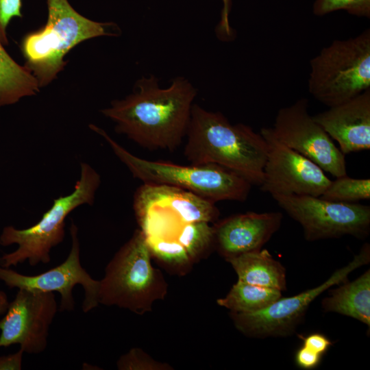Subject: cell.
<instances>
[{"mask_svg": "<svg viewBox=\"0 0 370 370\" xmlns=\"http://www.w3.org/2000/svg\"><path fill=\"white\" fill-rule=\"evenodd\" d=\"M370 262V245L365 243L346 266L336 269L324 282L288 297H280L267 308L254 313H230L235 328L243 335L264 338L285 337L295 333L310 304L334 285L348 280L349 275Z\"/></svg>", "mask_w": 370, "mask_h": 370, "instance_id": "9", "label": "cell"}, {"mask_svg": "<svg viewBox=\"0 0 370 370\" xmlns=\"http://www.w3.org/2000/svg\"><path fill=\"white\" fill-rule=\"evenodd\" d=\"M223 8L221 14V19L218 25V32L225 38L232 36V29L230 24V13L232 7V0H222Z\"/></svg>", "mask_w": 370, "mask_h": 370, "instance_id": "29", "label": "cell"}, {"mask_svg": "<svg viewBox=\"0 0 370 370\" xmlns=\"http://www.w3.org/2000/svg\"><path fill=\"white\" fill-rule=\"evenodd\" d=\"M186 136L184 155L190 164H217L261 185L267 144L250 126L194 103Z\"/></svg>", "mask_w": 370, "mask_h": 370, "instance_id": "2", "label": "cell"}, {"mask_svg": "<svg viewBox=\"0 0 370 370\" xmlns=\"http://www.w3.org/2000/svg\"><path fill=\"white\" fill-rule=\"evenodd\" d=\"M21 0H0V40L8 45L7 28L14 17H22Z\"/></svg>", "mask_w": 370, "mask_h": 370, "instance_id": "26", "label": "cell"}, {"mask_svg": "<svg viewBox=\"0 0 370 370\" xmlns=\"http://www.w3.org/2000/svg\"><path fill=\"white\" fill-rule=\"evenodd\" d=\"M146 238L140 229L116 252L99 280V303L143 315L165 298L168 284L151 263Z\"/></svg>", "mask_w": 370, "mask_h": 370, "instance_id": "5", "label": "cell"}, {"mask_svg": "<svg viewBox=\"0 0 370 370\" xmlns=\"http://www.w3.org/2000/svg\"><path fill=\"white\" fill-rule=\"evenodd\" d=\"M100 183L98 173L88 164L82 162L80 177L73 191L54 199L38 223L25 229H17L12 225L3 227L0 245L6 247L16 244L18 247L0 258V266L10 268L25 261L33 267L39 263L48 264L51 249L64 241L66 216L83 204L92 205Z\"/></svg>", "mask_w": 370, "mask_h": 370, "instance_id": "6", "label": "cell"}, {"mask_svg": "<svg viewBox=\"0 0 370 370\" xmlns=\"http://www.w3.org/2000/svg\"><path fill=\"white\" fill-rule=\"evenodd\" d=\"M338 10H345L354 16L369 18L370 0H315L312 5L313 14L319 16Z\"/></svg>", "mask_w": 370, "mask_h": 370, "instance_id": "24", "label": "cell"}, {"mask_svg": "<svg viewBox=\"0 0 370 370\" xmlns=\"http://www.w3.org/2000/svg\"><path fill=\"white\" fill-rule=\"evenodd\" d=\"M312 118L344 155L370 149V89Z\"/></svg>", "mask_w": 370, "mask_h": 370, "instance_id": "16", "label": "cell"}, {"mask_svg": "<svg viewBox=\"0 0 370 370\" xmlns=\"http://www.w3.org/2000/svg\"><path fill=\"white\" fill-rule=\"evenodd\" d=\"M238 281L280 291L286 290V269L266 249L227 258Z\"/></svg>", "mask_w": 370, "mask_h": 370, "instance_id": "17", "label": "cell"}, {"mask_svg": "<svg viewBox=\"0 0 370 370\" xmlns=\"http://www.w3.org/2000/svg\"><path fill=\"white\" fill-rule=\"evenodd\" d=\"M24 352L19 349L12 354L0 356V370H21Z\"/></svg>", "mask_w": 370, "mask_h": 370, "instance_id": "30", "label": "cell"}, {"mask_svg": "<svg viewBox=\"0 0 370 370\" xmlns=\"http://www.w3.org/2000/svg\"><path fill=\"white\" fill-rule=\"evenodd\" d=\"M321 358V355L303 345L297 350L295 355V362L299 368L311 370L319 365Z\"/></svg>", "mask_w": 370, "mask_h": 370, "instance_id": "27", "label": "cell"}, {"mask_svg": "<svg viewBox=\"0 0 370 370\" xmlns=\"http://www.w3.org/2000/svg\"><path fill=\"white\" fill-rule=\"evenodd\" d=\"M282 218L280 212H247L217 221L214 249L225 260L259 250L280 229Z\"/></svg>", "mask_w": 370, "mask_h": 370, "instance_id": "15", "label": "cell"}, {"mask_svg": "<svg viewBox=\"0 0 370 370\" xmlns=\"http://www.w3.org/2000/svg\"><path fill=\"white\" fill-rule=\"evenodd\" d=\"M310 94L332 107L370 89V29L333 40L310 61Z\"/></svg>", "mask_w": 370, "mask_h": 370, "instance_id": "7", "label": "cell"}, {"mask_svg": "<svg viewBox=\"0 0 370 370\" xmlns=\"http://www.w3.org/2000/svg\"><path fill=\"white\" fill-rule=\"evenodd\" d=\"M133 208L145 237L168 238L184 223H214L219 217L215 203L184 189L143 184L135 191Z\"/></svg>", "mask_w": 370, "mask_h": 370, "instance_id": "8", "label": "cell"}, {"mask_svg": "<svg viewBox=\"0 0 370 370\" xmlns=\"http://www.w3.org/2000/svg\"><path fill=\"white\" fill-rule=\"evenodd\" d=\"M47 21L40 29L26 34L20 49L25 59L24 66L36 77L40 88L54 80L67 61L65 56L86 40L117 36L113 23L90 20L77 12L68 0H46Z\"/></svg>", "mask_w": 370, "mask_h": 370, "instance_id": "3", "label": "cell"}, {"mask_svg": "<svg viewBox=\"0 0 370 370\" xmlns=\"http://www.w3.org/2000/svg\"><path fill=\"white\" fill-rule=\"evenodd\" d=\"M210 223H184L171 237L186 249L193 264L206 258L214 249V230Z\"/></svg>", "mask_w": 370, "mask_h": 370, "instance_id": "22", "label": "cell"}, {"mask_svg": "<svg viewBox=\"0 0 370 370\" xmlns=\"http://www.w3.org/2000/svg\"><path fill=\"white\" fill-rule=\"evenodd\" d=\"M39 90L36 77L10 56L0 40V108L36 95Z\"/></svg>", "mask_w": 370, "mask_h": 370, "instance_id": "19", "label": "cell"}, {"mask_svg": "<svg viewBox=\"0 0 370 370\" xmlns=\"http://www.w3.org/2000/svg\"><path fill=\"white\" fill-rule=\"evenodd\" d=\"M272 197L301 225L308 241L345 235L364 239L369 234V206L334 202L310 195H274Z\"/></svg>", "mask_w": 370, "mask_h": 370, "instance_id": "10", "label": "cell"}, {"mask_svg": "<svg viewBox=\"0 0 370 370\" xmlns=\"http://www.w3.org/2000/svg\"><path fill=\"white\" fill-rule=\"evenodd\" d=\"M281 297L282 292L278 290L237 281L217 303L232 312L254 313L267 308Z\"/></svg>", "mask_w": 370, "mask_h": 370, "instance_id": "20", "label": "cell"}, {"mask_svg": "<svg viewBox=\"0 0 370 370\" xmlns=\"http://www.w3.org/2000/svg\"><path fill=\"white\" fill-rule=\"evenodd\" d=\"M154 75L142 77L134 91L114 100L101 113L115 123V131L140 147L173 151L186 136L197 91L190 82L178 76L162 88Z\"/></svg>", "mask_w": 370, "mask_h": 370, "instance_id": "1", "label": "cell"}, {"mask_svg": "<svg viewBox=\"0 0 370 370\" xmlns=\"http://www.w3.org/2000/svg\"><path fill=\"white\" fill-rule=\"evenodd\" d=\"M119 370H173L166 362L154 360L140 348H132L122 355L116 362Z\"/></svg>", "mask_w": 370, "mask_h": 370, "instance_id": "25", "label": "cell"}, {"mask_svg": "<svg viewBox=\"0 0 370 370\" xmlns=\"http://www.w3.org/2000/svg\"><path fill=\"white\" fill-rule=\"evenodd\" d=\"M260 133L267 144L260 190L271 196L321 197L331 182L324 171L278 140L270 127H262Z\"/></svg>", "mask_w": 370, "mask_h": 370, "instance_id": "13", "label": "cell"}, {"mask_svg": "<svg viewBox=\"0 0 370 370\" xmlns=\"http://www.w3.org/2000/svg\"><path fill=\"white\" fill-rule=\"evenodd\" d=\"M89 127L106 140L134 177L144 184L178 187L214 203L243 202L248 197L252 184L233 171L214 164L183 166L145 160L129 152L103 129L93 124Z\"/></svg>", "mask_w": 370, "mask_h": 370, "instance_id": "4", "label": "cell"}, {"mask_svg": "<svg viewBox=\"0 0 370 370\" xmlns=\"http://www.w3.org/2000/svg\"><path fill=\"white\" fill-rule=\"evenodd\" d=\"M8 297L6 293L0 290V315L4 314L9 305Z\"/></svg>", "mask_w": 370, "mask_h": 370, "instance_id": "31", "label": "cell"}, {"mask_svg": "<svg viewBox=\"0 0 370 370\" xmlns=\"http://www.w3.org/2000/svg\"><path fill=\"white\" fill-rule=\"evenodd\" d=\"M57 311L53 292L19 288L0 320V347L18 344L24 353L43 352Z\"/></svg>", "mask_w": 370, "mask_h": 370, "instance_id": "14", "label": "cell"}, {"mask_svg": "<svg viewBox=\"0 0 370 370\" xmlns=\"http://www.w3.org/2000/svg\"><path fill=\"white\" fill-rule=\"evenodd\" d=\"M332 289L321 301L325 312H335L355 319L370 327V269L354 280Z\"/></svg>", "mask_w": 370, "mask_h": 370, "instance_id": "18", "label": "cell"}, {"mask_svg": "<svg viewBox=\"0 0 370 370\" xmlns=\"http://www.w3.org/2000/svg\"><path fill=\"white\" fill-rule=\"evenodd\" d=\"M78 229L73 221L70 227L71 249L66 259L58 266L36 275H26L0 266V280L10 288H18L60 294L59 310L75 308L73 288L77 284L84 290L82 310L86 313L99 305V280L93 279L80 262Z\"/></svg>", "mask_w": 370, "mask_h": 370, "instance_id": "12", "label": "cell"}, {"mask_svg": "<svg viewBox=\"0 0 370 370\" xmlns=\"http://www.w3.org/2000/svg\"><path fill=\"white\" fill-rule=\"evenodd\" d=\"M338 203L353 204L370 199L369 178L358 179L347 175L331 180L330 185L320 197Z\"/></svg>", "mask_w": 370, "mask_h": 370, "instance_id": "23", "label": "cell"}, {"mask_svg": "<svg viewBox=\"0 0 370 370\" xmlns=\"http://www.w3.org/2000/svg\"><path fill=\"white\" fill-rule=\"evenodd\" d=\"M308 108V99L301 98L280 108L269 127L273 134L334 177L346 175L345 155L313 119Z\"/></svg>", "mask_w": 370, "mask_h": 370, "instance_id": "11", "label": "cell"}, {"mask_svg": "<svg viewBox=\"0 0 370 370\" xmlns=\"http://www.w3.org/2000/svg\"><path fill=\"white\" fill-rule=\"evenodd\" d=\"M150 254L161 267L173 275H186L193 262L184 247L173 238H146Z\"/></svg>", "mask_w": 370, "mask_h": 370, "instance_id": "21", "label": "cell"}, {"mask_svg": "<svg viewBox=\"0 0 370 370\" xmlns=\"http://www.w3.org/2000/svg\"><path fill=\"white\" fill-rule=\"evenodd\" d=\"M301 338L304 346L321 356L332 345L331 341L321 333H311Z\"/></svg>", "mask_w": 370, "mask_h": 370, "instance_id": "28", "label": "cell"}]
</instances>
